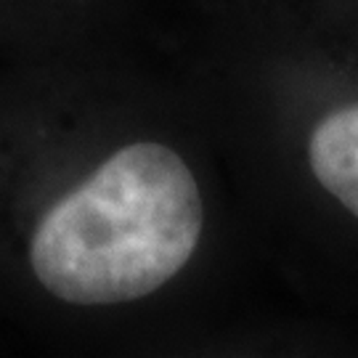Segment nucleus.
Wrapping results in <instances>:
<instances>
[{
  "label": "nucleus",
  "instance_id": "nucleus-1",
  "mask_svg": "<svg viewBox=\"0 0 358 358\" xmlns=\"http://www.w3.org/2000/svg\"><path fill=\"white\" fill-rule=\"evenodd\" d=\"M202 192L176 149L136 141L48 194L24 223L19 257L53 303L120 306L167 284L202 236Z\"/></svg>",
  "mask_w": 358,
  "mask_h": 358
},
{
  "label": "nucleus",
  "instance_id": "nucleus-2",
  "mask_svg": "<svg viewBox=\"0 0 358 358\" xmlns=\"http://www.w3.org/2000/svg\"><path fill=\"white\" fill-rule=\"evenodd\" d=\"M308 162L321 186L358 217V103L334 109L313 128Z\"/></svg>",
  "mask_w": 358,
  "mask_h": 358
}]
</instances>
